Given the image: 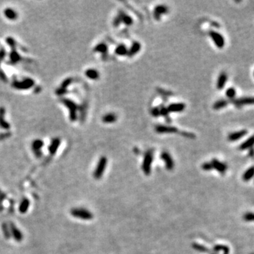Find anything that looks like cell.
<instances>
[{"instance_id": "cell-8", "label": "cell", "mask_w": 254, "mask_h": 254, "mask_svg": "<svg viewBox=\"0 0 254 254\" xmlns=\"http://www.w3.org/2000/svg\"><path fill=\"white\" fill-rule=\"evenodd\" d=\"M10 232H11V235H12L13 238L17 241H22L23 238H24V235L18 230L17 227L15 226L14 223H10Z\"/></svg>"}, {"instance_id": "cell-11", "label": "cell", "mask_w": 254, "mask_h": 254, "mask_svg": "<svg viewBox=\"0 0 254 254\" xmlns=\"http://www.w3.org/2000/svg\"><path fill=\"white\" fill-rule=\"evenodd\" d=\"M248 133V131L246 129H243L241 130V131H235V132L231 133L228 135V140L230 141H237L239 139L243 138L244 136Z\"/></svg>"}, {"instance_id": "cell-22", "label": "cell", "mask_w": 254, "mask_h": 254, "mask_svg": "<svg viewBox=\"0 0 254 254\" xmlns=\"http://www.w3.org/2000/svg\"><path fill=\"white\" fill-rule=\"evenodd\" d=\"M229 104V101L227 100H224V99H221V100H219L215 102L213 104V107L214 110H221V109L227 106V105Z\"/></svg>"}, {"instance_id": "cell-17", "label": "cell", "mask_w": 254, "mask_h": 254, "mask_svg": "<svg viewBox=\"0 0 254 254\" xmlns=\"http://www.w3.org/2000/svg\"><path fill=\"white\" fill-rule=\"evenodd\" d=\"M118 16H119L120 17V18H121V23H123V24L127 25V26H131V25L133 24V18L130 16H129V15L126 14V13L120 11L119 14H118Z\"/></svg>"}, {"instance_id": "cell-1", "label": "cell", "mask_w": 254, "mask_h": 254, "mask_svg": "<svg viewBox=\"0 0 254 254\" xmlns=\"http://www.w3.org/2000/svg\"><path fill=\"white\" fill-rule=\"evenodd\" d=\"M72 216L84 220H89L93 217V214L91 212L84 208H74L71 211Z\"/></svg>"}, {"instance_id": "cell-23", "label": "cell", "mask_w": 254, "mask_h": 254, "mask_svg": "<svg viewBox=\"0 0 254 254\" xmlns=\"http://www.w3.org/2000/svg\"><path fill=\"white\" fill-rule=\"evenodd\" d=\"M107 45L105 43H100L97 44L96 46L94 47L93 51L95 52L101 53V54H106V53L107 52Z\"/></svg>"}, {"instance_id": "cell-27", "label": "cell", "mask_w": 254, "mask_h": 254, "mask_svg": "<svg viewBox=\"0 0 254 254\" xmlns=\"http://www.w3.org/2000/svg\"><path fill=\"white\" fill-rule=\"evenodd\" d=\"M225 95H226L228 99H230L231 100H234V97L236 96V90L234 88L231 87L227 89L226 92H225Z\"/></svg>"}, {"instance_id": "cell-31", "label": "cell", "mask_w": 254, "mask_h": 254, "mask_svg": "<svg viewBox=\"0 0 254 254\" xmlns=\"http://www.w3.org/2000/svg\"><path fill=\"white\" fill-rule=\"evenodd\" d=\"M160 115L165 116V117H168V115H169V111H168L167 108H166L164 107L160 108Z\"/></svg>"}, {"instance_id": "cell-20", "label": "cell", "mask_w": 254, "mask_h": 254, "mask_svg": "<svg viewBox=\"0 0 254 254\" xmlns=\"http://www.w3.org/2000/svg\"><path fill=\"white\" fill-rule=\"evenodd\" d=\"M85 76L91 80H97L100 78V74L98 71L94 68H89L85 71Z\"/></svg>"}, {"instance_id": "cell-36", "label": "cell", "mask_w": 254, "mask_h": 254, "mask_svg": "<svg viewBox=\"0 0 254 254\" xmlns=\"http://www.w3.org/2000/svg\"><path fill=\"white\" fill-rule=\"evenodd\" d=\"M182 135H184L185 137H187V138H194L195 135L191 133H187V132H182Z\"/></svg>"}, {"instance_id": "cell-19", "label": "cell", "mask_w": 254, "mask_h": 254, "mask_svg": "<svg viewBox=\"0 0 254 254\" xmlns=\"http://www.w3.org/2000/svg\"><path fill=\"white\" fill-rule=\"evenodd\" d=\"M254 145V135L252 136L249 137L246 141H244V143H242L239 146V150H246V149L251 148Z\"/></svg>"}, {"instance_id": "cell-32", "label": "cell", "mask_w": 254, "mask_h": 254, "mask_svg": "<svg viewBox=\"0 0 254 254\" xmlns=\"http://www.w3.org/2000/svg\"><path fill=\"white\" fill-rule=\"evenodd\" d=\"M150 113L153 116H158L160 115V108L159 107H155L152 108L151 110V112H150Z\"/></svg>"}, {"instance_id": "cell-38", "label": "cell", "mask_w": 254, "mask_h": 254, "mask_svg": "<svg viewBox=\"0 0 254 254\" xmlns=\"http://www.w3.org/2000/svg\"><path fill=\"white\" fill-rule=\"evenodd\" d=\"M253 75H254V72H253Z\"/></svg>"}, {"instance_id": "cell-30", "label": "cell", "mask_w": 254, "mask_h": 254, "mask_svg": "<svg viewBox=\"0 0 254 254\" xmlns=\"http://www.w3.org/2000/svg\"><path fill=\"white\" fill-rule=\"evenodd\" d=\"M244 219H245L246 221H249V222H251V221H254V213H246L245 215H244Z\"/></svg>"}, {"instance_id": "cell-29", "label": "cell", "mask_w": 254, "mask_h": 254, "mask_svg": "<svg viewBox=\"0 0 254 254\" xmlns=\"http://www.w3.org/2000/svg\"><path fill=\"white\" fill-rule=\"evenodd\" d=\"M2 230H3V233H4V236H5L6 239H8L11 237V232H10V230H9L8 225H7V224H5V223H4V224L2 225Z\"/></svg>"}, {"instance_id": "cell-3", "label": "cell", "mask_w": 254, "mask_h": 254, "mask_svg": "<svg viewBox=\"0 0 254 254\" xmlns=\"http://www.w3.org/2000/svg\"><path fill=\"white\" fill-rule=\"evenodd\" d=\"M107 163V158L104 157V156L101 157L100 160H99L98 163H97V167L94 172V174H93L95 179H99L102 177L103 173H104L105 170Z\"/></svg>"}, {"instance_id": "cell-18", "label": "cell", "mask_w": 254, "mask_h": 254, "mask_svg": "<svg viewBox=\"0 0 254 254\" xmlns=\"http://www.w3.org/2000/svg\"><path fill=\"white\" fill-rule=\"evenodd\" d=\"M102 121L105 124L114 123L117 120V116L114 113H108L105 114L102 118Z\"/></svg>"}, {"instance_id": "cell-28", "label": "cell", "mask_w": 254, "mask_h": 254, "mask_svg": "<svg viewBox=\"0 0 254 254\" xmlns=\"http://www.w3.org/2000/svg\"><path fill=\"white\" fill-rule=\"evenodd\" d=\"M253 175H254V167H251V168H249V169H248L245 173H244L243 179L245 181L249 180L250 179H251L252 177H253Z\"/></svg>"}, {"instance_id": "cell-26", "label": "cell", "mask_w": 254, "mask_h": 254, "mask_svg": "<svg viewBox=\"0 0 254 254\" xmlns=\"http://www.w3.org/2000/svg\"><path fill=\"white\" fill-rule=\"evenodd\" d=\"M4 15L7 16V18L10 20H14L16 18L17 14L11 9H7L4 10Z\"/></svg>"}, {"instance_id": "cell-6", "label": "cell", "mask_w": 254, "mask_h": 254, "mask_svg": "<svg viewBox=\"0 0 254 254\" xmlns=\"http://www.w3.org/2000/svg\"><path fill=\"white\" fill-rule=\"evenodd\" d=\"M155 131L159 133H177L178 131L177 128L172 126L165 125H158L155 127Z\"/></svg>"}, {"instance_id": "cell-15", "label": "cell", "mask_w": 254, "mask_h": 254, "mask_svg": "<svg viewBox=\"0 0 254 254\" xmlns=\"http://www.w3.org/2000/svg\"><path fill=\"white\" fill-rule=\"evenodd\" d=\"M141 49V45L140 43H138V42H134L132 44V45H131V47H130L129 50H128V54L127 55L129 57H132L134 56L135 54H138V53L140 52Z\"/></svg>"}, {"instance_id": "cell-34", "label": "cell", "mask_w": 254, "mask_h": 254, "mask_svg": "<svg viewBox=\"0 0 254 254\" xmlns=\"http://www.w3.org/2000/svg\"><path fill=\"white\" fill-rule=\"evenodd\" d=\"M121 23V18H120V17L119 16H116L113 21V25H114V26H115V27H117V26H119Z\"/></svg>"}, {"instance_id": "cell-24", "label": "cell", "mask_w": 254, "mask_h": 254, "mask_svg": "<svg viewBox=\"0 0 254 254\" xmlns=\"http://www.w3.org/2000/svg\"><path fill=\"white\" fill-rule=\"evenodd\" d=\"M30 206V201L27 198H25L21 201L19 206V211L21 213H26L28 211V208Z\"/></svg>"}, {"instance_id": "cell-2", "label": "cell", "mask_w": 254, "mask_h": 254, "mask_svg": "<svg viewBox=\"0 0 254 254\" xmlns=\"http://www.w3.org/2000/svg\"><path fill=\"white\" fill-rule=\"evenodd\" d=\"M152 160H153V154H152V150H149L145 155L142 166L143 170L146 175H148L150 173Z\"/></svg>"}, {"instance_id": "cell-35", "label": "cell", "mask_w": 254, "mask_h": 254, "mask_svg": "<svg viewBox=\"0 0 254 254\" xmlns=\"http://www.w3.org/2000/svg\"><path fill=\"white\" fill-rule=\"evenodd\" d=\"M193 246H194V248L195 249L198 250V251H207V249H205V248H204L203 246H202L198 245V244H194Z\"/></svg>"}, {"instance_id": "cell-12", "label": "cell", "mask_w": 254, "mask_h": 254, "mask_svg": "<svg viewBox=\"0 0 254 254\" xmlns=\"http://www.w3.org/2000/svg\"><path fill=\"white\" fill-rule=\"evenodd\" d=\"M43 146V142L41 140H35L33 141L32 144V148L33 150L34 153L36 155V157L40 158L42 156V152L40 151V149Z\"/></svg>"}, {"instance_id": "cell-25", "label": "cell", "mask_w": 254, "mask_h": 254, "mask_svg": "<svg viewBox=\"0 0 254 254\" xmlns=\"http://www.w3.org/2000/svg\"><path fill=\"white\" fill-rule=\"evenodd\" d=\"M115 54L119 56H124L128 54V49L124 45H119L116 47Z\"/></svg>"}, {"instance_id": "cell-5", "label": "cell", "mask_w": 254, "mask_h": 254, "mask_svg": "<svg viewBox=\"0 0 254 254\" xmlns=\"http://www.w3.org/2000/svg\"><path fill=\"white\" fill-rule=\"evenodd\" d=\"M64 104L68 108L70 112V118L71 121H76V118H77V114H76V112H77L78 107L74 103L73 101L67 100V99H64L62 100Z\"/></svg>"}, {"instance_id": "cell-9", "label": "cell", "mask_w": 254, "mask_h": 254, "mask_svg": "<svg viewBox=\"0 0 254 254\" xmlns=\"http://www.w3.org/2000/svg\"><path fill=\"white\" fill-rule=\"evenodd\" d=\"M168 7L166 5H158L154 9V18L156 20H160V16L162 14H165L168 12Z\"/></svg>"}, {"instance_id": "cell-37", "label": "cell", "mask_w": 254, "mask_h": 254, "mask_svg": "<svg viewBox=\"0 0 254 254\" xmlns=\"http://www.w3.org/2000/svg\"><path fill=\"white\" fill-rule=\"evenodd\" d=\"M1 190H0V195H1Z\"/></svg>"}, {"instance_id": "cell-14", "label": "cell", "mask_w": 254, "mask_h": 254, "mask_svg": "<svg viewBox=\"0 0 254 254\" xmlns=\"http://www.w3.org/2000/svg\"><path fill=\"white\" fill-rule=\"evenodd\" d=\"M33 84V81L30 79H28L24 82H15L14 83V86L18 89H27L30 88Z\"/></svg>"}, {"instance_id": "cell-21", "label": "cell", "mask_w": 254, "mask_h": 254, "mask_svg": "<svg viewBox=\"0 0 254 254\" xmlns=\"http://www.w3.org/2000/svg\"><path fill=\"white\" fill-rule=\"evenodd\" d=\"M60 144V140L59 138H54L52 141L50 146L49 147V151L51 155H54L56 153L57 149Z\"/></svg>"}, {"instance_id": "cell-16", "label": "cell", "mask_w": 254, "mask_h": 254, "mask_svg": "<svg viewBox=\"0 0 254 254\" xmlns=\"http://www.w3.org/2000/svg\"><path fill=\"white\" fill-rule=\"evenodd\" d=\"M211 164L212 165H213V167L215 168L216 170L219 172L223 173L226 171L227 166L225 165V164H223L222 162L218 161V160L216 159H213L212 160Z\"/></svg>"}, {"instance_id": "cell-4", "label": "cell", "mask_w": 254, "mask_h": 254, "mask_svg": "<svg viewBox=\"0 0 254 254\" xmlns=\"http://www.w3.org/2000/svg\"><path fill=\"white\" fill-rule=\"evenodd\" d=\"M209 35L211 38V39L213 40V41L217 47H218L219 49H222L224 47L225 45V38L219 32L215 31V30H211L209 32Z\"/></svg>"}, {"instance_id": "cell-13", "label": "cell", "mask_w": 254, "mask_h": 254, "mask_svg": "<svg viewBox=\"0 0 254 254\" xmlns=\"http://www.w3.org/2000/svg\"><path fill=\"white\" fill-rule=\"evenodd\" d=\"M227 81V74L225 72H222L219 74L217 81V88L222 90L225 87V84Z\"/></svg>"}, {"instance_id": "cell-10", "label": "cell", "mask_w": 254, "mask_h": 254, "mask_svg": "<svg viewBox=\"0 0 254 254\" xmlns=\"http://www.w3.org/2000/svg\"><path fill=\"white\" fill-rule=\"evenodd\" d=\"M167 108L169 112H181L185 110L186 105L183 102L172 103Z\"/></svg>"}, {"instance_id": "cell-7", "label": "cell", "mask_w": 254, "mask_h": 254, "mask_svg": "<svg viewBox=\"0 0 254 254\" xmlns=\"http://www.w3.org/2000/svg\"><path fill=\"white\" fill-rule=\"evenodd\" d=\"M161 158L162 160L165 162L166 167H167L168 170H172V169H173L174 165V161L171 157L170 154L168 153V152L166 151L162 152L161 154Z\"/></svg>"}, {"instance_id": "cell-33", "label": "cell", "mask_w": 254, "mask_h": 254, "mask_svg": "<svg viewBox=\"0 0 254 254\" xmlns=\"http://www.w3.org/2000/svg\"><path fill=\"white\" fill-rule=\"evenodd\" d=\"M202 168H203V169L204 170H211L212 169H213V165H212L211 163H208V162H205V163H204L203 165H202Z\"/></svg>"}]
</instances>
